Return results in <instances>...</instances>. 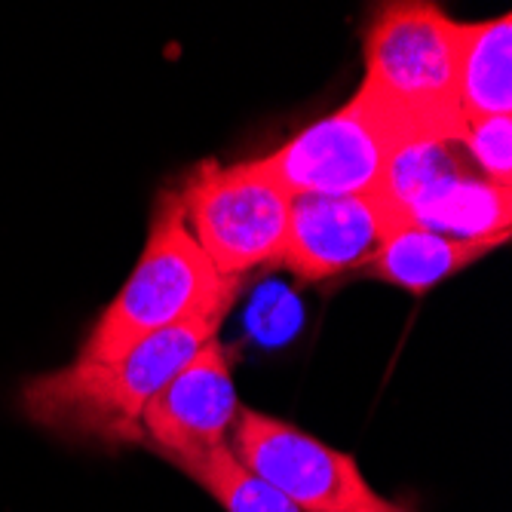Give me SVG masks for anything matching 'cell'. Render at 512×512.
Segmentation results:
<instances>
[{
  "mask_svg": "<svg viewBox=\"0 0 512 512\" xmlns=\"http://www.w3.org/2000/svg\"><path fill=\"white\" fill-rule=\"evenodd\" d=\"M172 467H178L191 482H197L224 512H301L289 497L252 476L230 454L227 445H218L197 457L172 460Z\"/></svg>",
  "mask_w": 512,
  "mask_h": 512,
  "instance_id": "12",
  "label": "cell"
},
{
  "mask_svg": "<svg viewBox=\"0 0 512 512\" xmlns=\"http://www.w3.org/2000/svg\"><path fill=\"white\" fill-rule=\"evenodd\" d=\"M457 142L482 178L512 188V117L463 120Z\"/></svg>",
  "mask_w": 512,
  "mask_h": 512,
  "instance_id": "13",
  "label": "cell"
},
{
  "mask_svg": "<svg viewBox=\"0 0 512 512\" xmlns=\"http://www.w3.org/2000/svg\"><path fill=\"white\" fill-rule=\"evenodd\" d=\"M396 221L427 227L454 240L506 243L512 227V188L482 175H451L402 206Z\"/></svg>",
  "mask_w": 512,
  "mask_h": 512,
  "instance_id": "9",
  "label": "cell"
},
{
  "mask_svg": "<svg viewBox=\"0 0 512 512\" xmlns=\"http://www.w3.org/2000/svg\"><path fill=\"white\" fill-rule=\"evenodd\" d=\"M497 246L503 243L454 240V237L436 234V230L399 221L387 234L375 261L365 267V273L381 279V283L399 286L411 295H427L430 289H436L454 273L467 270L470 264L491 255Z\"/></svg>",
  "mask_w": 512,
  "mask_h": 512,
  "instance_id": "10",
  "label": "cell"
},
{
  "mask_svg": "<svg viewBox=\"0 0 512 512\" xmlns=\"http://www.w3.org/2000/svg\"><path fill=\"white\" fill-rule=\"evenodd\" d=\"M463 22L424 0H390L375 10L365 31V77L405 114L460 132L457 59Z\"/></svg>",
  "mask_w": 512,
  "mask_h": 512,
  "instance_id": "4",
  "label": "cell"
},
{
  "mask_svg": "<svg viewBox=\"0 0 512 512\" xmlns=\"http://www.w3.org/2000/svg\"><path fill=\"white\" fill-rule=\"evenodd\" d=\"M184 224L221 279L276 264L286 246L292 197L255 160L200 163L178 188Z\"/></svg>",
  "mask_w": 512,
  "mask_h": 512,
  "instance_id": "5",
  "label": "cell"
},
{
  "mask_svg": "<svg viewBox=\"0 0 512 512\" xmlns=\"http://www.w3.org/2000/svg\"><path fill=\"white\" fill-rule=\"evenodd\" d=\"M460 120L512 117V16L463 25L457 59Z\"/></svg>",
  "mask_w": 512,
  "mask_h": 512,
  "instance_id": "11",
  "label": "cell"
},
{
  "mask_svg": "<svg viewBox=\"0 0 512 512\" xmlns=\"http://www.w3.org/2000/svg\"><path fill=\"white\" fill-rule=\"evenodd\" d=\"M396 224V212L378 194L292 197L286 246L276 264L304 283L365 270Z\"/></svg>",
  "mask_w": 512,
  "mask_h": 512,
  "instance_id": "8",
  "label": "cell"
},
{
  "mask_svg": "<svg viewBox=\"0 0 512 512\" xmlns=\"http://www.w3.org/2000/svg\"><path fill=\"white\" fill-rule=\"evenodd\" d=\"M227 448L243 467L301 512H368L381 500L356 457L279 417L240 408Z\"/></svg>",
  "mask_w": 512,
  "mask_h": 512,
  "instance_id": "6",
  "label": "cell"
},
{
  "mask_svg": "<svg viewBox=\"0 0 512 512\" xmlns=\"http://www.w3.org/2000/svg\"><path fill=\"white\" fill-rule=\"evenodd\" d=\"M368 512H411V506L408 503H396V500H387V497H381L375 506H371Z\"/></svg>",
  "mask_w": 512,
  "mask_h": 512,
  "instance_id": "14",
  "label": "cell"
},
{
  "mask_svg": "<svg viewBox=\"0 0 512 512\" xmlns=\"http://www.w3.org/2000/svg\"><path fill=\"white\" fill-rule=\"evenodd\" d=\"M240 408L234 356L218 338H212L148 402L142 414V442L169 463L206 454L227 445Z\"/></svg>",
  "mask_w": 512,
  "mask_h": 512,
  "instance_id": "7",
  "label": "cell"
},
{
  "mask_svg": "<svg viewBox=\"0 0 512 512\" xmlns=\"http://www.w3.org/2000/svg\"><path fill=\"white\" fill-rule=\"evenodd\" d=\"M427 135L457 132L405 114L362 83L347 105L301 129L283 148L255 157V166L289 197H365L381 191L390 160Z\"/></svg>",
  "mask_w": 512,
  "mask_h": 512,
  "instance_id": "3",
  "label": "cell"
},
{
  "mask_svg": "<svg viewBox=\"0 0 512 512\" xmlns=\"http://www.w3.org/2000/svg\"><path fill=\"white\" fill-rule=\"evenodd\" d=\"M240 283L221 279L184 224L175 188L157 194L145 249L126 283L96 319L77 359H114L169 325L230 310Z\"/></svg>",
  "mask_w": 512,
  "mask_h": 512,
  "instance_id": "2",
  "label": "cell"
},
{
  "mask_svg": "<svg viewBox=\"0 0 512 512\" xmlns=\"http://www.w3.org/2000/svg\"><path fill=\"white\" fill-rule=\"evenodd\" d=\"M227 310L203 313L138 341L114 359H74L31 378L19 408L31 424L65 439L142 442L148 402L188 365L206 341L218 338Z\"/></svg>",
  "mask_w": 512,
  "mask_h": 512,
  "instance_id": "1",
  "label": "cell"
}]
</instances>
